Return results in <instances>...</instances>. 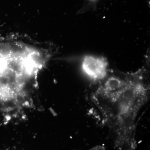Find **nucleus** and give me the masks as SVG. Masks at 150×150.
<instances>
[{
  "instance_id": "f257e3e1",
  "label": "nucleus",
  "mask_w": 150,
  "mask_h": 150,
  "mask_svg": "<svg viewBox=\"0 0 150 150\" xmlns=\"http://www.w3.org/2000/svg\"><path fill=\"white\" fill-rule=\"evenodd\" d=\"M146 69L109 73L89 94L91 114L111 133L117 150H137V119L148 102L150 85Z\"/></svg>"
},
{
  "instance_id": "f03ea898",
  "label": "nucleus",
  "mask_w": 150,
  "mask_h": 150,
  "mask_svg": "<svg viewBox=\"0 0 150 150\" xmlns=\"http://www.w3.org/2000/svg\"><path fill=\"white\" fill-rule=\"evenodd\" d=\"M81 69L86 76L95 83L104 79L109 71L107 59L102 56L93 55L83 57Z\"/></svg>"
},
{
  "instance_id": "7ed1b4c3",
  "label": "nucleus",
  "mask_w": 150,
  "mask_h": 150,
  "mask_svg": "<svg viewBox=\"0 0 150 150\" xmlns=\"http://www.w3.org/2000/svg\"><path fill=\"white\" fill-rule=\"evenodd\" d=\"M88 150H106L105 148L102 146H97Z\"/></svg>"
}]
</instances>
